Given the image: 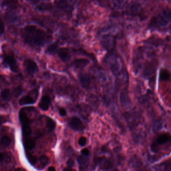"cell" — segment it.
I'll return each mask as SVG.
<instances>
[{
	"mask_svg": "<svg viewBox=\"0 0 171 171\" xmlns=\"http://www.w3.org/2000/svg\"><path fill=\"white\" fill-rule=\"evenodd\" d=\"M21 36L25 44L33 47H41L49 39L45 31L33 25L24 27L21 30Z\"/></svg>",
	"mask_w": 171,
	"mask_h": 171,
	"instance_id": "6da1fadb",
	"label": "cell"
},
{
	"mask_svg": "<svg viewBox=\"0 0 171 171\" xmlns=\"http://www.w3.org/2000/svg\"><path fill=\"white\" fill-rule=\"evenodd\" d=\"M171 11L166 9L153 17L151 21V25L155 27H166L170 23Z\"/></svg>",
	"mask_w": 171,
	"mask_h": 171,
	"instance_id": "7a4b0ae2",
	"label": "cell"
},
{
	"mask_svg": "<svg viewBox=\"0 0 171 171\" xmlns=\"http://www.w3.org/2000/svg\"><path fill=\"white\" fill-rule=\"evenodd\" d=\"M1 58L3 64L9 67L12 72L17 73L18 71V64L13 53H7L3 52L1 55Z\"/></svg>",
	"mask_w": 171,
	"mask_h": 171,
	"instance_id": "3957f363",
	"label": "cell"
},
{
	"mask_svg": "<svg viewBox=\"0 0 171 171\" xmlns=\"http://www.w3.org/2000/svg\"><path fill=\"white\" fill-rule=\"evenodd\" d=\"M24 66L26 71L29 74L33 75L39 71L37 64L31 59H27L24 61Z\"/></svg>",
	"mask_w": 171,
	"mask_h": 171,
	"instance_id": "277c9868",
	"label": "cell"
},
{
	"mask_svg": "<svg viewBox=\"0 0 171 171\" xmlns=\"http://www.w3.org/2000/svg\"><path fill=\"white\" fill-rule=\"evenodd\" d=\"M36 89H34L30 91L29 93L27 95H24L22 98H20L19 103L21 106L23 105H27V104H34L36 102L38 96L33 97V95Z\"/></svg>",
	"mask_w": 171,
	"mask_h": 171,
	"instance_id": "5b68a950",
	"label": "cell"
},
{
	"mask_svg": "<svg viewBox=\"0 0 171 171\" xmlns=\"http://www.w3.org/2000/svg\"><path fill=\"white\" fill-rule=\"evenodd\" d=\"M119 99L122 106L124 108H128L131 104V100L128 93L127 88H124L120 91Z\"/></svg>",
	"mask_w": 171,
	"mask_h": 171,
	"instance_id": "8992f818",
	"label": "cell"
},
{
	"mask_svg": "<svg viewBox=\"0 0 171 171\" xmlns=\"http://www.w3.org/2000/svg\"><path fill=\"white\" fill-rule=\"evenodd\" d=\"M69 124L72 129L76 131H82L85 129L82 121L77 117H72L69 121Z\"/></svg>",
	"mask_w": 171,
	"mask_h": 171,
	"instance_id": "52a82bcc",
	"label": "cell"
},
{
	"mask_svg": "<svg viewBox=\"0 0 171 171\" xmlns=\"http://www.w3.org/2000/svg\"><path fill=\"white\" fill-rule=\"evenodd\" d=\"M111 61H110V67L111 71L115 74H118L122 67L121 60L118 57H114L111 59Z\"/></svg>",
	"mask_w": 171,
	"mask_h": 171,
	"instance_id": "ba28073f",
	"label": "cell"
},
{
	"mask_svg": "<svg viewBox=\"0 0 171 171\" xmlns=\"http://www.w3.org/2000/svg\"><path fill=\"white\" fill-rule=\"evenodd\" d=\"M51 104V99L49 95H44L39 103V107L40 109L44 111H47L49 109V106Z\"/></svg>",
	"mask_w": 171,
	"mask_h": 171,
	"instance_id": "9c48e42d",
	"label": "cell"
},
{
	"mask_svg": "<svg viewBox=\"0 0 171 171\" xmlns=\"http://www.w3.org/2000/svg\"><path fill=\"white\" fill-rule=\"evenodd\" d=\"M97 163L99 166L103 170L109 169L113 167V164L111 160L104 157L97 158Z\"/></svg>",
	"mask_w": 171,
	"mask_h": 171,
	"instance_id": "30bf717a",
	"label": "cell"
},
{
	"mask_svg": "<svg viewBox=\"0 0 171 171\" xmlns=\"http://www.w3.org/2000/svg\"><path fill=\"white\" fill-rule=\"evenodd\" d=\"M57 53H58L59 58L63 62H67L71 58V55L67 49L62 48L59 49Z\"/></svg>",
	"mask_w": 171,
	"mask_h": 171,
	"instance_id": "8fae6325",
	"label": "cell"
},
{
	"mask_svg": "<svg viewBox=\"0 0 171 171\" xmlns=\"http://www.w3.org/2000/svg\"><path fill=\"white\" fill-rule=\"evenodd\" d=\"M79 81L82 87L84 88H88L91 84V79L88 74L86 73H82L79 76Z\"/></svg>",
	"mask_w": 171,
	"mask_h": 171,
	"instance_id": "7c38bea8",
	"label": "cell"
},
{
	"mask_svg": "<svg viewBox=\"0 0 171 171\" xmlns=\"http://www.w3.org/2000/svg\"><path fill=\"white\" fill-rule=\"evenodd\" d=\"M19 117L20 122H21L22 125L29 124V119L28 117L27 113L26 112L25 108H23L22 109H20L19 113Z\"/></svg>",
	"mask_w": 171,
	"mask_h": 171,
	"instance_id": "4fadbf2b",
	"label": "cell"
},
{
	"mask_svg": "<svg viewBox=\"0 0 171 171\" xmlns=\"http://www.w3.org/2000/svg\"><path fill=\"white\" fill-rule=\"evenodd\" d=\"M89 63V61L86 59H77L74 61V65L77 68L82 69L85 67Z\"/></svg>",
	"mask_w": 171,
	"mask_h": 171,
	"instance_id": "5bb4252c",
	"label": "cell"
},
{
	"mask_svg": "<svg viewBox=\"0 0 171 171\" xmlns=\"http://www.w3.org/2000/svg\"><path fill=\"white\" fill-rule=\"evenodd\" d=\"M159 78L161 81H168L170 79V71L166 68H163L161 69L159 74Z\"/></svg>",
	"mask_w": 171,
	"mask_h": 171,
	"instance_id": "9a60e30c",
	"label": "cell"
},
{
	"mask_svg": "<svg viewBox=\"0 0 171 171\" xmlns=\"http://www.w3.org/2000/svg\"><path fill=\"white\" fill-rule=\"evenodd\" d=\"M58 50V44L57 42H54L48 46L46 50V53H47L49 54H54L55 53L57 52Z\"/></svg>",
	"mask_w": 171,
	"mask_h": 171,
	"instance_id": "2e32d148",
	"label": "cell"
},
{
	"mask_svg": "<svg viewBox=\"0 0 171 171\" xmlns=\"http://www.w3.org/2000/svg\"><path fill=\"white\" fill-rule=\"evenodd\" d=\"M1 98H2L3 100L9 101L11 98L10 90L8 88L3 89L1 92Z\"/></svg>",
	"mask_w": 171,
	"mask_h": 171,
	"instance_id": "e0dca14e",
	"label": "cell"
},
{
	"mask_svg": "<svg viewBox=\"0 0 171 171\" xmlns=\"http://www.w3.org/2000/svg\"><path fill=\"white\" fill-rule=\"evenodd\" d=\"M169 140L170 136L167 133H166L161 135L160 137L157 139L156 142L158 145H162L167 142Z\"/></svg>",
	"mask_w": 171,
	"mask_h": 171,
	"instance_id": "ac0fdd59",
	"label": "cell"
},
{
	"mask_svg": "<svg viewBox=\"0 0 171 171\" xmlns=\"http://www.w3.org/2000/svg\"><path fill=\"white\" fill-rule=\"evenodd\" d=\"M46 126L49 131H52L56 127V124L52 118L47 117L46 119Z\"/></svg>",
	"mask_w": 171,
	"mask_h": 171,
	"instance_id": "d6986e66",
	"label": "cell"
},
{
	"mask_svg": "<svg viewBox=\"0 0 171 171\" xmlns=\"http://www.w3.org/2000/svg\"><path fill=\"white\" fill-rule=\"evenodd\" d=\"M22 126V133L25 137H28L31 133V127L29 124H23Z\"/></svg>",
	"mask_w": 171,
	"mask_h": 171,
	"instance_id": "ffe728a7",
	"label": "cell"
},
{
	"mask_svg": "<svg viewBox=\"0 0 171 171\" xmlns=\"http://www.w3.org/2000/svg\"><path fill=\"white\" fill-rule=\"evenodd\" d=\"M36 145L35 142L32 139H27L25 141L24 145L25 147L29 149H34Z\"/></svg>",
	"mask_w": 171,
	"mask_h": 171,
	"instance_id": "44dd1931",
	"label": "cell"
},
{
	"mask_svg": "<svg viewBox=\"0 0 171 171\" xmlns=\"http://www.w3.org/2000/svg\"><path fill=\"white\" fill-rule=\"evenodd\" d=\"M11 139L8 136H4L2 137V138L1 139V144L2 146H5V147L9 146L11 144Z\"/></svg>",
	"mask_w": 171,
	"mask_h": 171,
	"instance_id": "7402d4cb",
	"label": "cell"
},
{
	"mask_svg": "<svg viewBox=\"0 0 171 171\" xmlns=\"http://www.w3.org/2000/svg\"><path fill=\"white\" fill-rule=\"evenodd\" d=\"M77 161L78 162V164H79L80 166L86 165L88 162V158L81 156H79L77 157Z\"/></svg>",
	"mask_w": 171,
	"mask_h": 171,
	"instance_id": "603a6c76",
	"label": "cell"
},
{
	"mask_svg": "<svg viewBox=\"0 0 171 171\" xmlns=\"http://www.w3.org/2000/svg\"><path fill=\"white\" fill-rule=\"evenodd\" d=\"M37 8L40 11H44V10H47L51 9V6H50L48 4L46 3H41L37 6Z\"/></svg>",
	"mask_w": 171,
	"mask_h": 171,
	"instance_id": "cb8c5ba5",
	"label": "cell"
},
{
	"mask_svg": "<svg viewBox=\"0 0 171 171\" xmlns=\"http://www.w3.org/2000/svg\"><path fill=\"white\" fill-rule=\"evenodd\" d=\"M40 161L42 166H45L48 164L49 158L47 156H42L40 157Z\"/></svg>",
	"mask_w": 171,
	"mask_h": 171,
	"instance_id": "d4e9b609",
	"label": "cell"
},
{
	"mask_svg": "<svg viewBox=\"0 0 171 171\" xmlns=\"http://www.w3.org/2000/svg\"><path fill=\"white\" fill-rule=\"evenodd\" d=\"M86 140H86V137H80L78 140V144L81 147H84L86 144Z\"/></svg>",
	"mask_w": 171,
	"mask_h": 171,
	"instance_id": "484cf974",
	"label": "cell"
},
{
	"mask_svg": "<svg viewBox=\"0 0 171 171\" xmlns=\"http://www.w3.org/2000/svg\"><path fill=\"white\" fill-rule=\"evenodd\" d=\"M151 149L152 151L154 152V153H156L158 151L159 149V147H158V145L156 144V142H153V144H152L151 146Z\"/></svg>",
	"mask_w": 171,
	"mask_h": 171,
	"instance_id": "4316f807",
	"label": "cell"
},
{
	"mask_svg": "<svg viewBox=\"0 0 171 171\" xmlns=\"http://www.w3.org/2000/svg\"><path fill=\"white\" fill-rule=\"evenodd\" d=\"M5 24L2 20L0 19V35L3 34L5 32Z\"/></svg>",
	"mask_w": 171,
	"mask_h": 171,
	"instance_id": "83f0119b",
	"label": "cell"
},
{
	"mask_svg": "<svg viewBox=\"0 0 171 171\" xmlns=\"http://www.w3.org/2000/svg\"><path fill=\"white\" fill-rule=\"evenodd\" d=\"M22 91H23V88H22V87L21 86H19L17 87L15 89L14 92H15V94L18 97V96L20 95L22 93Z\"/></svg>",
	"mask_w": 171,
	"mask_h": 171,
	"instance_id": "f1b7e54d",
	"label": "cell"
},
{
	"mask_svg": "<svg viewBox=\"0 0 171 171\" xmlns=\"http://www.w3.org/2000/svg\"><path fill=\"white\" fill-rule=\"evenodd\" d=\"M59 113L60 115H61L62 117L65 116L66 115V113H67L66 109L64 108H60L59 111Z\"/></svg>",
	"mask_w": 171,
	"mask_h": 171,
	"instance_id": "f546056e",
	"label": "cell"
},
{
	"mask_svg": "<svg viewBox=\"0 0 171 171\" xmlns=\"http://www.w3.org/2000/svg\"><path fill=\"white\" fill-rule=\"evenodd\" d=\"M28 160H29L30 162H31V163L33 164H34L35 162H36V158L34 156H32L31 155H28Z\"/></svg>",
	"mask_w": 171,
	"mask_h": 171,
	"instance_id": "4dcf8cb0",
	"label": "cell"
},
{
	"mask_svg": "<svg viewBox=\"0 0 171 171\" xmlns=\"http://www.w3.org/2000/svg\"><path fill=\"white\" fill-rule=\"evenodd\" d=\"M81 153L82 154V155H85V156H88L89 155V150L87 148H84L81 150Z\"/></svg>",
	"mask_w": 171,
	"mask_h": 171,
	"instance_id": "1f68e13d",
	"label": "cell"
},
{
	"mask_svg": "<svg viewBox=\"0 0 171 171\" xmlns=\"http://www.w3.org/2000/svg\"><path fill=\"white\" fill-rule=\"evenodd\" d=\"M5 122V118L3 116H2L1 115H0V126H1L2 124H3V123Z\"/></svg>",
	"mask_w": 171,
	"mask_h": 171,
	"instance_id": "d6a6232c",
	"label": "cell"
},
{
	"mask_svg": "<svg viewBox=\"0 0 171 171\" xmlns=\"http://www.w3.org/2000/svg\"><path fill=\"white\" fill-rule=\"evenodd\" d=\"M64 171H74V170L72 169L71 168V167H68L65 168L64 169Z\"/></svg>",
	"mask_w": 171,
	"mask_h": 171,
	"instance_id": "836d02e7",
	"label": "cell"
},
{
	"mask_svg": "<svg viewBox=\"0 0 171 171\" xmlns=\"http://www.w3.org/2000/svg\"><path fill=\"white\" fill-rule=\"evenodd\" d=\"M48 171H56V170L53 167H50L48 168Z\"/></svg>",
	"mask_w": 171,
	"mask_h": 171,
	"instance_id": "e575fe53",
	"label": "cell"
},
{
	"mask_svg": "<svg viewBox=\"0 0 171 171\" xmlns=\"http://www.w3.org/2000/svg\"><path fill=\"white\" fill-rule=\"evenodd\" d=\"M4 156L1 153H0V162H2V161L4 160Z\"/></svg>",
	"mask_w": 171,
	"mask_h": 171,
	"instance_id": "d590c367",
	"label": "cell"
},
{
	"mask_svg": "<svg viewBox=\"0 0 171 171\" xmlns=\"http://www.w3.org/2000/svg\"><path fill=\"white\" fill-rule=\"evenodd\" d=\"M25 171L24 170L22 169H20V168H19V169H17L16 170H15V171Z\"/></svg>",
	"mask_w": 171,
	"mask_h": 171,
	"instance_id": "8d00e7d4",
	"label": "cell"
}]
</instances>
